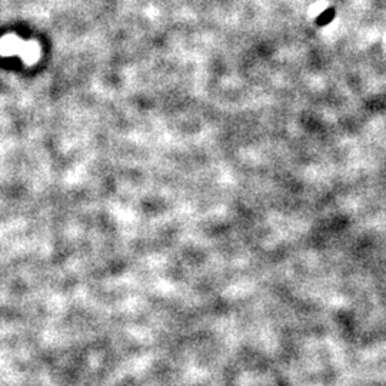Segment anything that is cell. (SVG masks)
Here are the masks:
<instances>
[{
    "label": "cell",
    "instance_id": "obj_1",
    "mask_svg": "<svg viewBox=\"0 0 386 386\" xmlns=\"http://www.w3.org/2000/svg\"><path fill=\"white\" fill-rule=\"evenodd\" d=\"M0 53L3 56H20L27 65H33L40 57L39 46L34 42H25L13 34H7L0 40Z\"/></svg>",
    "mask_w": 386,
    "mask_h": 386
},
{
    "label": "cell",
    "instance_id": "obj_2",
    "mask_svg": "<svg viewBox=\"0 0 386 386\" xmlns=\"http://www.w3.org/2000/svg\"><path fill=\"white\" fill-rule=\"evenodd\" d=\"M333 19H335V9H333V7H329V9H326V10L318 17V25L325 26V25H329Z\"/></svg>",
    "mask_w": 386,
    "mask_h": 386
}]
</instances>
